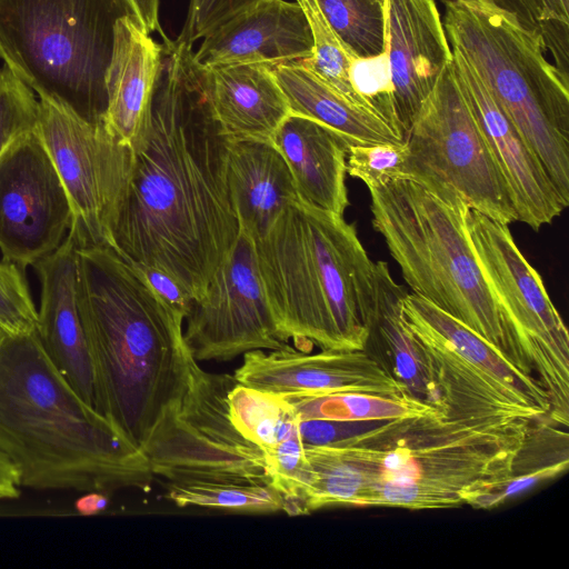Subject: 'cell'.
<instances>
[{
    "label": "cell",
    "instance_id": "obj_14",
    "mask_svg": "<svg viewBox=\"0 0 569 569\" xmlns=\"http://www.w3.org/2000/svg\"><path fill=\"white\" fill-rule=\"evenodd\" d=\"M72 222L68 194L36 127L0 157L2 260L33 266L62 243Z\"/></svg>",
    "mask_w": 569,
    "mask_h": 569
},
{
    "label": "cell",
    "instance_id": "obj_9",
    "mask_svg": "<svg viewBox=\"0 0 569 569\" xmlns=\"http://www.w3.org/2000/svg\"><path fill=\"white\" fill-rule=\"evenodd\" d=\"M465 226L481 271L507 316L519 369L537 375L550 419H569V333L543 281L517 247L508 224L468 208Z\"/></svg>",
    "mask_w": 569,
    "mask_h": 569
},
{
    "label": "cell",
    "instance_id": "obj_31",
    "mask_svg": "<svg viewBox=\"0 0 569 569\" xmlns=\"http://www.w3.org/2000/svg\"><path fill=\"white\" fill-rule=\"evenodd\" d=\"M329 24L357 60L386 54V0H317Z\"/></svg>",
    "mask_w": 569,
    "mask_h": 569
},
{
    "label": "cell",
    "instance_id": "obj_41",
    "mask_svg": "<svg viewBox=\"0 0 569 569\" xmlns=\"http://www.w3.org/2000/svg\"><path fill=\"white\" fill-rule=\"evenodd\" d=\"M126 1L146 32L150 34L154 31H159L162 34L159 23V0Z\"/></svg>",
    "mask_w": 569,
    "mask_h": 569
},
{
    "label": "cell",
    "instance_id": "obj_11",
    "mask_svg": "<svg viewBox=\"0 0 569 569\" xmlns=\"http://www.w3.org/2000/svg\"><path fill=\"white\" fill-rule=\"evenodd\" d=\"M406 176L431 178L506 224L519 221L508 184L456 80L451 62L413 120Z\"/></svg>",
    "mask_w": 569,
    "mask_h": 569
},
{
    "label": "cell",
    "instance_id": "obj_5",
    "mask_svg": "<svg viewBox=\"0 0 569 569\" xmlns=\"http://www.w3.org/2000/svg\"><path fill=\"white\" fill-rule=\"evenodd\" d=\"M259 274L288 342L366 350L375 262L343 216L300 198L254 241Z\"/></svg>",
    "mask_w": 569,
    "mask_h": 569
},
{
    "label": "cell",
    "instance_id": "obj_38",
    "mask_svg": "<svg viewBox=\"0 0 569 569\" xmlns=\"http://www.w3.org/2000/svg\"><path fill=\"white\" fill-rule=\"evenodd\" d=\"M261 0H190L179 39L192 46Z\"/></svg>",
    "mask_w": 569,
    "mask_h": 569
},
{
    "label": "cell",
    "instance_id": "obj_24",
    "mask_svg": "<svg viewBox=\"0 0 569 569\" xmlns=\"http://www.w3.org/2000/svg\"><path fill=\"white\" fill-rule=\"evenodd\" d=\"M406 293L392 278L387 262H375L368 342L386 355L392 377L410 397L442 411L441 393L428 358L402 316L401 301Z\"/></svg>",
    "mask_w": 569,
    "mask_h": 569
},
{
    "label": "cell",
    "instance_id": "obj_1",
    "mask_svg": "<svg viewBox=\"0 0 569 569\" xmlns=\"http://www.w3.org/2000/svg\"><path fill=\"white\" fill-rule=\"evenodd\" d=\"M149 111L108 247L140 268L204 292L240 226L226 179L227 138L213 116L192 46L163 37Z\"/></svg>",
    "mask_w": 569,
    "mask_h": 569
},
{
    "label": "cell",
    "instance_id": "obj_19",
    "mask_svg": "<svg viewBox=\"0 0 569 569\" xmlns=\"http://www.w3.org/2000/svg\"><path fill=\"white\" fill-rule=\"evenodd\" d=\"M312 49L308 21L296 1L261 0L207 34L194 59L202 67H274L303 61Z\"/></svg>",
    "mask_w": 569,
    "mask_h": 569
},
{
    "label": "cell",
    "instance_id": "obj_25",
    "mask_svg": "<svg viewBox=\"0 0 569 569\" xmlns=\"http://www.w3.org/2000/svg\"><path fill=\"white\" fill-rule=\"evenodd\" d=\"M401 303L438 332L516 406L538 417H549L550 400L536 377L523 373L493 345L420 296L407 292Z\"/></svg>",
    "mask_w": 569,
    "mask_h": 569
},
{
    "label": "cell",
    "instance_id": "obj_42",
    "mask_svg": "<svg viewBox=\"0 0 569 569\" xmlns=\"http://www.w3.org/2000/svg\"><path fill=\"white\" fill-rule=\"evenodd\" d=\"M20 488L18 471L0 455V500L18 498Z\"/></svg>",
    "mask_w": 569,
    "mask_h": 569
},
{
    "label": "cell",
    "instance_id": "obj_20",
    "mask_svg": "<svg viewBox=\"0 0 569 569\" xmlns=\"http://www.w3.org/2000/svg\"><path fill=\"white\" fill-rule=\"evenodd\" d=\"M301 200L343 216L349 207L346 160L349 139L315 119L289 113L272 137Z\"/></svg>",
    "mask_w": 569,
    "mask_h": 569
},
{
    "label": "cell",
    "instance_id": "obj_28",
    "mask_svg": "<svg viewBox=\"0 0 569 569\" xmlns=\"http://www.w3.org/2000/svg\"><path fill=\"white\" fill-rule=\"evenodd\" d=\"M556 425L550 418L537 420L511 470L500 480L469 493L465 503L490 509L562 473L569 465L568 433Z\"/></svg>",
    "mask_w": 569,
    "mask_h": 569
},
{
    "label": "cell",
    "instance_id": "obj_6",
    "mask_svg": "<svg viewBox=\"0 0 569 569\" xmlns=\"http://www.w3.org/2000/svg\"><path fill=\"white\" fill-rule=\"evenodd\" d=\"M368 190L372 226L412 292L480 335L519 369L507 316L466 231L467 202L431 178H395Z\"/></svg>",
    "mask_w": 569,
    "mask_h": 569
},
{
    "label": "cell",
    "instance_id": "obj_22",
    "mask_svg": "<svg viewBox=\"0 0 569 569\" xmlns=\"http://www.w3.org/2000/svg\"><path fill=\"white\" fill-rule=\"evenodd\" d=\"M213 116L227 139L271 141L290 113L271 66L203 67Z\"/></svg>",
    "mask_w": 569,
    "mask_h": 569
},
{
    "label": "cell",
    "instance_id": "obj_13",
    "mask_svg": "<svg viewBox=\"0 0 569 569\" xmlns=\"http://www.w3.org/2000/svg\"><path fill=\"white\" fill-rule=\"evenodd\" d=\"M184 322V341L197 361L289 346L263 289L254 241L242 230L202 296L190 301Z\"/></svg>",
    "mask_w": 569,
    "mask_h": 569
},
{
    "label": "cell",
    "instance_id": "obj_10",
    "mask_svg": "<svg viewBox=\"0 0 569 569\" xmlns=\"http://www.w3.org/2000/svg\"><path fill=\"white\" fill-rule=\"evenodd\" d=\"M237 383L233 375L211 373L194 365L187 391L166 411L142 449L154 476L170 483H269L266 452L244 438L229 416L227 398Z\"/></svg>",
    "mask_w": 569,
    "mask_h": 569
},
{
    "label": "cell",
    "instance_id": "obj_40",
    "mask_svg": "<svg viewBox=\"0 0 569 569\" xmlns=\"http://www.w3.org/2000/svg\"><path fill=\"white\" fill-rule=\"evenodd\" d=\"M134 266V264H133ZM153 289L173 308L181 311L184 317L192 300L188 292L169 274L153 269L140 268Z\"/></svg>",
    "mask_w": 569,
    "mask_h": 569
},
{
    "label": "cell",
    "instance_id": "obj_2",
    "mask_svg": "<svg viewBox=\"0 0 569 569\" xmlns=\"http://www.w3.org/2000/svg\"><path fill=\"white\" fill-rule=\"evenodd\" d=\"M535 419L431 408L385 420L339 446L305 445L307 512L328 506L451 508L512 468Z\"/></svg>",
    "mask_w": 569,
    "mask_h": 569
},
{
    "label": "cell",
    "instance_id": "obj_36",
    "mask_svg": "<svg viewBox=\"0 0 569 569\" xmlns=\"http://www.w3.org/2000/svg\"><path fill=\"white\" fill-rule=\"evenodd\" d=\"M39 118V101L32 90L9 68L0 69V157L20 136L33 130Z\"/></svg>",
    "mask_w": 569,
    "mask_h": 569
},
{
    "label": "cell",
    "instance_id": "obj_29",
    "mask_svg": "<svg viewBox=\"0 0 569 569\" xmlns=\"http://www.w3.org/2000/svg\"><path fill=\"white\" fill-rule=\"evenodd\" d=\"M233 426L264 452L299 436V417L282 395L237 383L227 398Z\"/></svg>",
    "mask_w": 569,
    "mask_h": 569
},
{
    "label": "cell",
    "instance_id": "obj_27",
    "mask_svg": "<svg viewBox=\"0 0 569 569\" xmlns=\"http://www.w3.org/2000/svg\"><path fill=\"white\" fill-rule=\"evenodd\" d=\"M272 70L291 113L320 121L353 144L403 141L379 117L349 101L301 61Z\"/></svg>",
    "mask_w": 569,
    "mask_h": 569
},
{
    "label": "cell",
    "instance_id": "obj_17",
    "mask_svg": "<svg viewBox=\"0 0 569 569\" xmlns=\"http://www.w3.org/2000/svg\"><path fill=\"white\" fill-rule=\"evenodd\" d=\"M386 16L387 72L405 140L452 51L435 0H386Z\"/></svg>",
    "mask_w": 569,
    "mask_h": 569
},
{
    "label": "cell",
    "instance_id": "obj_39",
    "mask_svg": "<svg viewBox=\"0 0 569 569\" xmlns=\"http://www.w3.org/2000/svg\"><path fill=\"white\" fill-rule=\"evenodd\" d=\"M385 420L342 421L326 419H303L299 421V435L305 445L339 446L366 432Z\"/></svg>",
    "mask_w": 569,
    "mask_h": 569
},
{
    "label": "cell",
    "instance_id": "obj_30",
    "mask_svg": "<svg viewBox=\"0 0 569 569\" xmlns=\"http://www.w3.org/2000/svg\"><path fill=\"white\" fill-rule=\"evenodd\" d=\"M282 396L295 408L300 420H391L422 413L433 408L409 395L388 397L362 392H340L322 396Z\"/></svg>",
    "mask_w": 569,
    "mask_h": 569
},
{
    "label": "cell",
    "instance_id": "obj_15",
    "mask_svg": "<svg viewBox=\"0 0 569 569\" xmlns=\"http://www.w3.org/2000/svg\"><path fill=\"white\" fill-rule=\"evenodd\" d=\"M233 376L241 385L278 395H408L391 372L366 350L308 353L290 346L268 352L253 350L243 355L242 365Z\"/></svg>",
    "mask_w": 569,
    "mask_h": 569
},
{
    "label": "cell",
    "instance_id": "obj_23",
    "mask_svg": "<svg viewBox=\"0 0 569 569\" xmlns=\"http://www.w3.org/2000/svg\"><path fill=\"white\" fill-rule=\"evenodd\" d=\"M162 46L133 16L117 21L106 74L108 107L104 123L133 148L141 134L161 63Z\"/></svg>",
    "mask_w": 569,
    "mask_h": 569
},
{
    "label": "cell",
    "instance_id": "obj_26",
    "mask_svg": "<svg viewBox=\"0 0 569 569\" xmlns=\"http://www.w3.org/2000/svg\"><path fill=\"white\" fill-rule=\"evenodd\" d=\"M403 319L420 342L439 387L443 412L465 417L518 415L543 419L516 406L483 375L468 363L438 332L409 309ZM547 418V417H546Z\"/></svg>",
    "mask_w": 569,
    "mask_h": 569
},
{
    "label": "cell",
    "instance_id": "obj_35",
    "mask_svg": "<svg viewBox=\"0 0 569 569\" xmlns=\"http://www.w3.org/2000/svg\"><path fill=\"white\" fill-rule=\"evenodd\" d=\"M409 148L405 141L350 144L347 152V173L367 188L390 179L406 178Z\"/></svg>",
    "mask_w": 569,
    "mask_h": 569
},
{
    "label": "cell",
    "instance_id": "obj_18",
    "mask_svg": "<svg viewBox=\"0 0 569 569\" xmlns=\"http://www.w3.org/2000/svg\"><path fill=\"white\" fill-rule=\"evenodd\" d=\"M79 247L69 230L52 253L32 266L41 286L36 333L58 370L94 407L93 372L79 307Z\"/></svg>",
    "mask_w": 569,
    "mask_h": 569
},
{
    "label": "cell",
    "instance_id": "obj_33",
    "mask_svg": "<svg viewBox=\"0 0 569 569\" xmlns=\"http://www.w3.org/2000/svg\"><path fill=\"white\" fill-rule=\"evenodd\" d=\"M295 1L308 21L313 42L312 56L301 62L349 101L373 113L352 84V68L357 59L345 48L318 1Z\"/></svg>",
    "mask_w": 569,
    "mask_h": 569
},
{
    "label": "cell",
    "instance_id": "obj_7",
    "mask_svg": "<svg viewBox=\"0 0 569 569\" xmlns=\"http://www.w3.org/2000/svg\"><path fill=\"white\" fill-rule=\"evenodd\" d=\"M452 50L472 67L569 204V84L512 0H439Z\"/></svg>",
    "mask_w": 569,
    "mask_h": 569
},
{
    "label": "cell",
    "instance_id": "obj_21",
    "mask_svg": "<svg viewBox=\"0 0 569 569\" xmlns=\"http://www.w3.org/2000/svg\"><path fill=\"white\" fill-rule=\"evenodd\" d=\"M226 179L240 230L253 241L299 198L291 171L272 141L227 139Z\"/></svg>",
    "mask_w": 569,
    "mask_h": 569
},
{
    "label": "cell",
    "instance_id": "obj_4",
    "mask_svg": "<svg viewBox=\"0 0 569 569\" xmlns=\"http://www.w3.org/2000/svg\"><path fill=\"white\" fill-rule=\"evenodd\" d=\"M0 455L32 489L148 491L154 478L144 453L74 390L36 331L0 332Z\"/></svg>",
    "mask_w": 569,
    "mask_h": 569
},
{
    "label": "cell",
    "instance_id": "obj_37",
    "mask_svg": "<svg viewBox=\"0 0 569 569\" xmlns=\"http://www.w3.org/2000/svg\"><path fill=\"white\" fill-rule=\"evenodd\" d=\"M24 270L12 262H0V332L19 335L37 329L38 310Z\"/></svg>",
    "mask_w": 569,
    "mask_h": 569
},
{
    "label": "cell",
    "instance_id": "obj_12",
    "mask_svg": "<svg viewBox=\"0 0 569 569\" xmlns=\"http://www.w3.org/2000/svg\"><path fill=\"white\" fill-rule=\"evenodd\" d=\"M37 130L70 201V231L80 247H108L109 229L131 172L132 148L106 123H87L43 99Z\"/></svg>",
    "mask_w": 569,
    "mask_h": 569
},
{
    "label": "cell",
    "instance_id": "obj_43",
    "mask_svg": "<svg viewBox=\"0 0 569 569\" xmlns=\"http://www.w3.org/2000/svg\"><path fill=\"white\" fill-rule=\"evenodd\" d=\"M108 493L100 491H87L77 499L74 509L81 516H94L107 509Z\"/></svg>",
    "mask_w": 569,
    "mask_h": 569
},
{
    "label": "cell",
    "instance_id": "obj_16",
    "mask_svg": "<svg viewBox=\"0 0 569 569\" xmlns=\"http://www.w3.org/2000/svg\"><path fill=\"white\" fill-rule=\"evenodd\" d=\"M452 51L458 86L508 184L519 221L535 231L567 208L541 162L465 58Z\"/></svg>",
    "mask_w": 569,
    "mask_h": 569
},
{
    "label": "cell",
    "instance_id": "obj_34",
    "mask_svg": "<svg viewBox=\"0 0 569 569\" xmlns=\"http://www.w3.org/2000/svg\"><path fill=\"white\" fill-rule=\"evenodd\" d=\"M540 36L545 51L569 84V0H512Z\"/></svg>",
    "mask_w": 569,
    "mask_h": 569
},
{
    "label": "cell",
    "instance_id": "obj_8",
    "mask_svg": "<svg viewBox=\"0 0 569 569\" xmlns=\"http://www.w3.org/2000/svg\"><path fill=\"white\" fill-rule=\"evenodd\" d=\"M128 16L126 0H0V59L40 99L104 123L116 24Z\"/></svg>",
    "mask_w": 569,
    "mask_h": 569
},
{
    "label": "cell",
    "instance_id": "obj_32",
    "mask_svg": "<svg viewBox=\"0 0 569 569\" xmlns=\"http://www.w3.org/2000/svg\"><path fill=\"white\" fill-rule=\"evenodd\" d=\"M167 496L179 507L196 506L260 513L283 510L281 495L264 482H173L170 483Z\"/></svg>",
    "mask_w": 569,
    "mask_h": 569
},
{
    "label": "cell",
    "instance_id": "obj_3",
    "mask_svg": "<svg viewBox=\"0 0 569 569\" xmlns=\"http://www.w3.org/2000/svg\"><path fill=\"white\" fill-rule=\"evenodd\" d=\"M79 307L94 408L142 451L197 363L184 341V315L107 246L79 247Z\"/></svg>",
    "mask_w": 569,
    "mask_h": 569
}]
</instances>
